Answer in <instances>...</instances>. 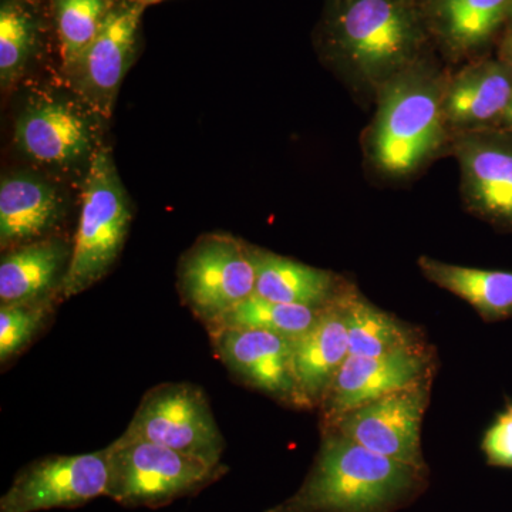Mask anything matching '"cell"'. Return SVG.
Instances as JSON below:
<instances>
[{
    "label": "cell",
    "instance_id": "22",
    "mask_svg": "<svg viewBox=\"0 0 512 512\" xmlns=\"http://www.w3.org/2000/svg\"><path fill=\"white\" fill-rule=\"evenodd\" d=\"M348 323L350 355L382 356L420 345L416 332L367 301L352 286L340 295Z\"/></svg>",
    "mask_w": 512,
    "mask_h": 512
},
{
    "label": "cell",
    "instance_id": "10",
    "mask_svg": "<svg viewBox=\"0 0 512 512\" xmlns=\"http://www.w3.org/2000/svg\"><path fill=\"white\" fill-rule=\"evenodd\" d=\"M214 355L232 377L295 409H309L293 369L292 340L256 329L210 332Z\"/></svg>",
    "mask_w": 512,
    "mask_h": 512
},
{
    "label": "cell",
    "instance_id": "26",
    "mask_svg": "<svg viewBox=\"0 0 512 512\" xmlns=\"http://www.w3.org/2000/svg\"><path fill=\"white\" fill-rule=\"evenodd\" d=\"M59 298L0 305V363L8 366L53 319Z\"/></svg>",
    "mask_w": 512,
    "mask_h": 512
},
{
    "label": "cell",
    "instance_id": "18",
    "mask_svg": "<svg viewBox=\"0 0 512 512\" xmlns=\"http://www.w3.org/2000/svg\"><path fill=\"white\" fill-rule=\"evenodd\" d=\"M72 252L67 242L52 237L6 251L0 262V305L59 298Z\"/></svg>",
    "mask_w": 512,
    "mask_h": 512
},
{
    "label": "cell",
    "instance_id": "21",
    "mask_svg": "<svg viewBox=\"0 0 512 512\" xmlns=\"http://www.w3.org/2000/svg\"><path fill=\"white\" fill-rule=\"evenodd\" d=\"M419 266L430 282L470 303L484 320L512 318L511 271L451 265L429 256H421Z\"/></svg>",
    "mask_w": 512,
    "mask_h": 512
},
{
    "label": "cell",
    "instance_id": "6",
    "mask_svg": "<svg viewBox=\"0 0 512 512\" xmlns=\"http://www.w3.org/2000/svg\"><path fill=\"white\" fill-rule=\"evenodd\" d=\"M181 301L208 332L239 303L255 295L251 245L227 234L197 239L178 266Z\"/></svg>",
    "mask_w": 512,
    "mask_h": 512
},
{
    "label": "cell",
    "instance_id": "3",
    "mask_svg": "<svg viewBox=\"0 0 512 512\" xmlns=\"http://www.w3.org/2000/svg\"><path fill=\"white\" fill-rule=\"evenodd\" d=\"M447 80L423 60L394 76L377 92V111L367 153L389 177L419 171L447 136L444 90Z\"/></svg>",
    "mask_w": 512,
    "mask_h": 512
},
{
    "label": "cell",
    "instance_id": "31",
    "mask_svg": "<svg viewBox=\"0 0 512 512\" xmlns=\"http://www.w3.org/2000/svg\"><path fill=\"white\" fill-rule=\"evenodd\" d=\"M510 16H512V5H511V9H510V15H508V18H510Z\"/></svg>",
    "mask_w": 512,
    "mask_h": 512
},
{
    "label": "cell",
    "instance_id": "2",
    "mask_svg": "<svg viewBox=\"0 0 512 512\" xmlns=\"http://www.w3.org/2000/svg\"><path fill=\"white\" fill-rule=\"evenodd\" d=\"M427 30L423 9L413 0H335L323 37L340 72L377 93L420 62Z\"/></svg>",
    "mask_w": 512,
    "mask_h": 512
},
{
    "label": "cell",
    "instance_id": "23",
    "mask_svg": "<svg viewBox=\"0 0 512 512\" xmlns=\"http://www.w3.org/2000/svg\"><path fill=\"white\" fill-rule=\"evenodd\" d=\"M323 309L325 308H309V306L268 301L261 296L252 295L247 301L239 303L231 312H228L214 330L221 328L265 330V332L293 340L315 325Z\"/></svg>",
    "mask_w": 512,
    "mask_h": 512
},
{
    "label": "cell",
    "instance_id": "19",
    "mask_svg": "<svg viewBox=\"0 0 512 512\" xmlns=\"http://www.w3.org/2000/svg\"><path fill=\"white\" fill-rule=\"evenodd\" d=\"M256 271L255 295L289 305L326 308L342 295L348 284L325 269L251 247Z\"/></svg>",
    "mask_w": 512,
    "mask_h": 512
},
{
    "label": "cell",
    "instance_id": "28",
    "mask_svg": "<svg viewBox=\"0 0 512 512\" xmlns=\"http://www.w3.org/2000/svg\"><path fill=\"white\" fill-rule=\"evenodd\" d=\"M501 60L508 64V67L512 70V32L510 36H507L503 45V52H501Z\"/></svg>",
    "mask_w": 512,
    "mask_h": 512
},
{
    "label": "cell",
    "instance_id": "7",
    "mask_svg": "<svg viewBox=\"0 0 512 512\" xmlns=\"http://www.w3.org/2000/svg\"><path fill=\"white\" fill-rule=\"evenodd\" d=\"M121 437L160 444L214 466L222 464L225 451L207 394L188 382L151 387Z\"/></svg>",
    "mask_w": 512,
    "mask_h": 512
},
{
    "label": "cell",
    "instance_id": "5",
    "mask_svg": "<svg viewBox=\"0 0 512 512\" xmlns=\"http://www.w3.org/2000/svg\"><path fill=\"white\" fill-rule=\"evenodd\" d=\"M107 448L106 497L128 508H160L200 493L227 473V466L143 440L119 437Z\"/></svg>",
    "mask_w": 512,
    "mask_h": 512
},
{
    "label": "cell",
    "instance_id": "24",
    "mask_svg": "<svg viewBox=\"0 0 512 512\" xmlns=\"http://www.w3.org/2000/svg\"><path fill=\"white\" fill-rule=\"evenodd\" d=\"M119 0H55L56 32L64 70L76 66Z\"/></svg>",
    "mask_w": 512,
    "mask_h": 512
},
{
    "label": "cell",
    "instance_id": "15",
    "mask_svg": "<svg viewBox=\"0 0 512 512\" xmlns=\"http://www.w3.org/2000/svg\"><path fill=\"white\" fill-rule=\"evenodd\" d=\"M512 96V70L503 60L464 67L444 90V117L458 133L498 128Z\"/></svg>",
    "mask_w": 512,
    "mask_h": 512
},
{
    "label": "cell",
    "instance_id": "20",
    "mask_svg": "<svg viewBox=\"0 0 512 512\" xmlns=\"http://www.w3.org/2000/svg\"><path fill=\"white\" fill-rule=\"evenodd\" d=\"M512 0H426L427 28L453 55L483 49L510 15Z\"/></svg>",
    "mask_w": 512,
    "mask_h": 512
},
{
    "label": "cell",
    "instance_id": "9",
    "mask_svg": "<svg viewBox=\"0 0 512 512\" xmlns=\"http://www.w3.org/2000/svg\"><path fill=\"white\" fill-rule=\"evenodd\" d=\"M430 402L429 379L357 407L325 426L373 453L427 468L421 453V424Z\"/></svg>",
    "mask_w": 512,
    "mask_h": 512
},
{
    "label": "cell",
    "instance_id": "13",
    "mask_svg": "<svg viewBox=\"0 0 512 512\" xmlns=\"http://www.w3.org/2000/svg\"><path fill=\"white\" fill-rule=\"evenodd\" d=\"M144 8L133 0H119L103 29L70 70L77 92L109 117L121 82L136 57Z\"/></svg>",
    "mask_w": 512,
    "mask_h": 512
},
{
    "label": "cell",
    "instance_id": "12",
    "mask_svg": "<svg viewBox=\"0 0 512 512\" xmlns=\"http://www.w3.org/2000/svg\"><path fill=\"white\" fill-rule=\"evenodd\" d=\"M454 154L471 211L497 227L512 229V134L500 128L461 133Z\"/></svg>",
    "mask_w": 512,
    "mask_h": 512
},
{
    "label": "cell",
    "instance_id": "30",
    "mask_svg": "<svg viewBox=\"0 0 512 512\" xmlns=\"http://www.w3.org/2000/svg\"><path fill=\"white\" fill-rule=\"evenodd\" d=\"M137 5H140L141 8L147 9L150 6L158 5V3L165 2V0H133Z\"/></svg>",
    "mask_w": 512,
    "mask_h": 512
},
{
    "label": "cell",
    "instance_id": "25",
    "mask_svg": "<svg viewBox=\"0 0 512 512\" xmlns=\"http://www.w3.org/2000/svg\"><path fill=\"white\" fill-rule=\"evenodd\" d=\"M37 39V20L20 0L0 6V82L9 89L25 70Z\"/></svg>",
    "mask_w": 512,
    "mask_h": 512
},
{
    "label": "cell",
    "instance_id": "11",
    "mask_svg": "<svg viewBox=\"0 0 512 512\" xmlns=\"http://www.w3.org/2000/svg\"><path fill=\"white\" fill-rule=\"evenodd\" d=\"M430 356L421 345L382 356L349 355L319 409L323 427L342 414L429 379Z\"/></svg>",
    "mask_w": 512,
    "mask_h": 512
},
{
    "label": "cell",
    "instance_id": "8",
    "mask_svg": "<svg viewBox=\"0 0 512 512\" xmlns=\"http://www.w3.org/2000/svg\"><path fill=\"white\" fill-rule=\"evenodd\" d=\"M109 485L107 448L76 456H49L16 474L0 498V512H37L77 508L106 497Z\"/></svg>",
    "mask_w": 512,
    "mask_h": 512
},
{
    "label": "cell",
    "instance_id": "27",
    "mask_svg": "<svg viewBox=\"0 0 512 512\" xmlns=\"http://www.w3.org/2000/svg\"><path fill=\"white\" fill-rule=\"evenodd\" d=\"M483 451L490 466L512 468V404L485 433Z\"/></svg>",
    "mask_w": 512,
    "mask_h": 512
},
{
    "label": "cell",
    "instance_id": "4",
    "mask_svg": "<svg viewBox=\"0 0 512 512\" xmlns=\"http://www.w3.org/2000/svg\"><path fill=\"white\" fill-rule=\"evenodd\" d=\"M133 212L116 163L107 148L94 151L87 168L72 259L60 286V301L100 282L123 251Z\"/></svg>",
    "mask_w": 512,
    "mask_h": 512
},
{
    "label": "cell",
    "instance_id": "29",
    "mask_svg": "<svg viewBox=\"0 0 512 512\" xmlns=\"http://www.w3.org/2000/svg\"><path fill=\"white\" fill-rule=\"evenodd\" d=\"M498 128L512 134V96L510 103H508L507 110H505L503 120H501L500 126H498Z\"/></svg>",
    "mask_w": 512,
    "mask_h": 512
},
{
    "label": "cell",
    "instance_id": "14",
    "mask_svg": "<svg viewBox=\"0 0 512 512\" xmlns=\"http://www.w3.org/2000/svg\"><path fill=\"white\" fill-rule=\"evenodd\" d=\"M15 140L22 153L40 164L66 167L94 154L89 121L59 100L28 104L16 121Z\"/></svg>",
    "mask_w": 512,
    "mask_h": 512
},
{
    "label": "cell",
    "instance_id": "1",
    "mask_svg": "<svg viewBox=\"0 0 512 512\" xmlns=\"http://www.w3.org/2000/svg\"><path fill=\"white\" fill-rule=\"evenodd\" d=\"M427 468L373 453L323 430L315 463L298 491L266 512H394L427 487Z\"/></svg>",
    "mask_w": 512,
    "mask_h": 512
},
{
    "label": "cell",
    "instance_id": "16",
    "mask_svg": "<svg viewBox=\"0 0 512 512\" xmlns=\"http://www.w3.org/2000/svg\"><path fill=\"white\" fill-rule=\"evenodd\" d=\"M293 369L299 389L315 409L350 355L348 323L340 296L326 306L308 332L292 340Z\"/></svg>",
    "mask_w": 512,
    "mask_h": 512
},
{
    "label": "cell",
    "instance_id": "17",
    "mask_svg": "<svg viewBox=\"0 0 512 512\" xmlns=\"http://www.w3.org/2000/svg\"><path fill=\"white\" fill-rule=\"evenodd\" d=\"M62 198L42 178L12 174L0 183V247L3 252L49 238L62 218Z\"/></svg>",
    "mask_w": 512,
    "mask_h": 512
}]
</instances>
